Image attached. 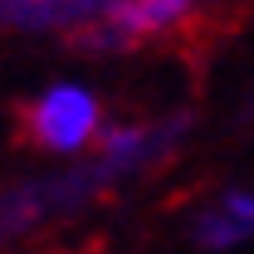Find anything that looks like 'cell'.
Returning <instances> with one entry per match:
<instances>
[{
	"label": "cell",
	"instance_id": "obj_1",
	"mask_svg": "<svg viewBox=\"0 0 254 254\" xmlns=\"http://www.w3.org/2000/svg\"><path fill=\"white\" fill-rule=\"evenodd\" d=\"M103 127H108L103 93L83 78H54L25 108V137L39 152L64 157V161L88 157L98 147V137H103Z\"/></svg>",
	"mask_w": 254,
	"mask_h": 254
},
{
	"label": "cell",
	"instance_id": "obj_2",
	"mask_svg": "<svg viewBox=\"0 0 254 254\" xmlns=\"http://www.w3.org/2000/svg\"><path fill=\"white\" fill-rule=\"evenodd\" d=\"M190 132L186 113H171V118H132V123H108L103 137L93 147V171L103 181H127L147 166L166 161Z\"/></svg>",
	"mask_w": 254,
	"mask_h": 254
},
{
	"label": "cell",
	"instance_id": "obj_3",
	"mask_svg": "<svg viewBox=\"0 0 254 254\" xmlns=\"http://www.w3.org/2000/svg\"><path fill=\"white\" fill-rule=\"evenodd\" d=\"M205 0H118L93 30L78 34L83 49H137V44H152L161 34H176L181 25H190L200 15Z\"/></svg>",
	"mask_w": 254,
	"mask_h": 254
},
{
	"label": "cell",
	"instance_id": "obj_4",
	"mask_svg": "<svg viewBox=\"0 0 254 254\" xmlns=\"http://www.w3.org/2000/svg\"><path fill=\"white\" fill-rule=\"evenodd\" d=\"M254 240V186H225L190 210V245L205 254H230Z\"/></svg>",
	"mask_w": 254,
	"mask_h": 254
},
{
	"label": "cell",
	"instance_id": "obj_5",
	"mask_svg": "<svg viewBox=\"0 0 254 254\" xmlns=\"http://www.w3.org/2000/svg\"><path fill=\"white\" fill-rule=\"evenodd\" d=\"M118 0H0V30L20 34H83Z\"/></svg>",
	"mask_w": 254,
	"mask_h": 254
}]
</instances>
